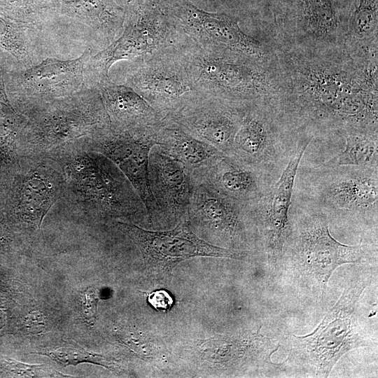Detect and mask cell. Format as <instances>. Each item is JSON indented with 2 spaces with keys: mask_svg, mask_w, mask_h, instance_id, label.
Here are the masks:
<instances>
[{
  "mask_svg": "<svg viewBox=\"0 0 378 378\" xmlns=\"http://www.w3.org/2000/svg\"><path fill=\"white\" fill-rule=\"evenodd\" d=\"M179 35L161 5L136 0L127 8L120 36L87 59L85 84L94 86L109 78L110 68L118 61L142 58L174 45Z\"/></svg>",
  "mask_w": 378,
  "mask_h": 378,
  "instance_id": "8",
  "label": "cell"
},
{
  "mask_svg": "<svg viewBox=\"0 0 378 378\" xmlns=\"http://www.w3.org/2000/svg\"><path fill=\"white\" fill-rule=\"evenodd\" d=\"M293 191L318 207L329 220L334 216L377 218L378 167L299 166Z\"/></svg>",
  "mask_w": 378,
  "mask_h": 378,
  "instance_id": "7",
  "label": "cell"
},
{
  "mask_svg": "<svg viewBox=\"0 0 378 378\" xmlns=\"http://www.w3.org/2000/svg\"><path fill=\"white\" fill-rule=\"evenodd\" d=\"M348 13L353 36L362 40L377 37V0H354Z\"/></svg>",
  "mask_w": 378,
  "mask_h": 378,
  "instance_id": "28",
  "label": "cell"
},
{
  "mask_svg": "<svg viewBox=\"0 0 378 378\" xmlns=\"http://www.w3.org/2000/svg\"><path fill=\"white\" fill-rule=\"evenodd\" d=\"M290 232L284 248L300 272L323 294L334 271L345 264L360 263L369 246L339 242L329 231V219L313 203L295 195Z\"/></svg>",
  "mask_w": 378,
  "mask_h": 378,
  "instance_id": "6",
  "label": "cell"
},
{
  "mask_svg": "<svg viewBox=\"0 0 378 378\" xmlns=\"http://www.w3.org/2000/svg\"><path fill=\"white\" fill-rule=\"evenodd\" d=\"M24 121L8 99L4 71L0 68V162L9 164L15 158L16 141Z\"/></svg>",
  "mask_w": 378,
  "mask_h": 378,
  "instance_id": "26",
  "label": "cell"
},
{
  "mask_svg": "<svg viewBox=\"0 0 378 378\" xmlns=\"http://www.w3.org/2000/svg\"><path fill=\"white\" fill-rule=\"evenodd\" d=\"M191 174L225 196L249 207H255L281 174L225 154Z\"/></svg>",
  "mask_w": 378,
  "mask_h": 378,
  "instance_id": "19",
  "label": "cell"
},
{
  "mask_svg": "<svg viewBox=\"0 0 378 378\" xmlns=\"http://www.w3.org/2000/svg\"><path fill=\"white\" fill-rule=\"evenodd\" d=\"M24 329L31 334L41 332L45 326L43 314L38 312L29 313L24 318Z\"/></svg>",
  "mask_w": 378,
  "mask_h": 378,
  "instance_id": "33",
  "label": "cell"
},
{
  "mask_svg": "<svg viewBox=\"0 0 378 378\" xmlns=\"http://www.w3.org/2000/svg\"><path fill=\"white\" fill-rule=\"evenodd\" d=\"M115 225L138 247L148 272L166 278L181 262L195 257L242 260L247 251L220 247L200 238L185 218L169 230L150 231L134 223L116 221Z\"/></svg>",
  "mask_w": 378,
  "mask_h": 378,
  "instance_id": "10",
  "label": "cell"
},
{
  "mask_svg": "<svg viewBox=\"0 0 378 378\" xmlns=\"http://www.w3.org/2000/svg\"><path fill=\"white\" fill-rule=\"evenodd\" d=\"M148 178L156 217L178 223L184 220L192 190L191 172L156 145L149 155Z\"/></svg>",
  "mask_w": 378,
  "mask_h": 378,
  "instance_id": "20",
  "label": "cell"
},
{
  "mask_svg": "<svg viewBox=\"0 0 378 378\" xmlns=\"http://www.w3.org/2000/svg\"><path fill=\"white\" fill-rule=\"evenodd\" d=\"M31 29L0 16V48L10 53L25 67L33 65L32 44L28 35Z\"/></svg>",
  "mask_w": 378,
  "mask_h": 378,
  "instance_id": "27",
  "label": "cell"
},
{
  "mask_svg": "<svg viewBox=\"0 0 378 378\" xmlns=\"http://www.w3.org/2000/svg\"><path fill=\"white\" fill-rule=\"evenodd\" d=\"M31 354L48 356L62 367L88 363L102 365L107 369H112L113 365L108 358L71 345H64L52 349Z\"/></svg>",
  "mask_w": 378,
  "mask_h": 378,
  "instance_id": "29",
  "label": "cell"
},
{
  "mask_svg": "<svg viewBox=\"0 0 378 378\" xmlns=\"http://www.w3.org/2000/svg\"><path fill=\"white\" fill-rule=\"evenodd\" d=\"M92 55L86 48L73 59L47 58L18 71H4L8 95L23 110L70 96L85 85V64Z\"/></svg>",
  "mask_w": 378,
  "mask_h": 378,
  "instance_id": "12",
  "label": "cell"
},
{
  "mask_svg": "<svg viewBox=\"0 0 378 378\" xmlns=\"http://www.w3.org/2000/svg\"><path fill=\"white\" fill-rule=\"evenodd\" d=\"M163 118L198 94L176 45L134 59L125 80Z\"/></svg>",
  "mask_w": 378,
  "mask_h": 378,
  "instance_id": "11",
  "label": "cell"
},
{
  "mask_svg": "<svg viewBox=\"0 0 378 378\" xmlns=\"http://www.w3.org/2000/svg\"><path fill=\"white\" fill-rule=\"evenodd\" d=\"M297 22L319 41L331 42L340 27L336 0H293Z\"/></svg>",
  "mask_w": 378,
  "mask_h": 378,
  "instance_id": "24",
  "label": "cell"
},
{
  "mask_svg": "<svg viewBox=\"0 0 378 378\" xmlns=\"http://www.w3.org/2000/svg\"><path fill=\"white\" fill-rule=\"evenodd\" d=\"M7 368L13 374L27 377H66L65 374L57 372L45 365H29L11 360H6Z\"/></svg>",
  "mask_w": 378,
  "mask_h": 378,
  "instance_id": "30",
  "label": "cell"
},
{
  "mask_svg": "<svg viewBox=\"0 0 378 378\" xmlns=\"http://www.w3.org/2000/svg\"><path fill=\"white\" fill-rule=\"evenodd\" d=\"M162 7L176 30L190 39L200 44L220 46L267 59L266 48L244 33L234 18L205 11L188 0H172Z\"/></svg>",
  "mask_w": 378,
  "mask_h": 378,
  "instance_id": "13",
  "label": "cell"
},
{
  "mask_svg": "<svg viewBox=\"0 0 378 378\" xmlns=\"http://www.w3.org/2000/svg\"><path fill=\"white\" fill-rule=\"evenodd\" d=\"M312 137L302 135L279 178L255 207V218L268 262L276 265L284 256L290 232V209L297 172Z\"/></svg>",
  "mask_w": 378,
  "mask_h": 378,
  "instance_id": "15",
  "label": "cell"
},
{
  "mask_svg": "<svg viewBox=\"0 0 378 378\" xmlns=\"http://www.w3.org/2000/svg\"><path fill=\"white\" fill-rule=\"evenodd\" d=\"M155 131L130 132L111 129L101 136L84 141L89 148L104 155L120 169L140 197L150 221L156 217L148 178L149 155L157 145Z\"/></svg>",
  "mask_w": 378,
  "mask_h": 378,
  "instance_id": "17",
  "label": "cell"
},
{
  "mask_svg": "<svg viewBox=\"0 0 378 378\" xmlns=\"http://www.w3.org/2000/svg\"><path fill=\"white\" fill-rule=\"evenodd\" d=\"M248 108L197 94L164 119L231 156L234 137Z\"/></svg>",
  "mask_w": 378,
  "mask_h": 378,
  "instance_id": "16",
  "label": "cell"
},
{
  "mask_svg": "<svg viewBox=\"0 0 378 378\" xmlns=\"http://www.w3.org/2000/svg\"><path fill=\"white\" fill-rule=\"evenodd\" d=\"M66 179L60 164L46 158L36 162L16 181L12 207L19 220L40 229L52 206L64 195Z\"/></svg>",
  "mask_w": 378,
  "mask_h": 378,
  "instance_id": "18",
  "label": "cell"
},
{
  "mask_svg": "<svg viewBox=\"0 0 378 378\" xmlns=\"http://www.w3.org/2000/svg\"><path fill=\"white\" fill-rule=\"evenodd\" d=\"M279 104L300 134H377V69L370 61L294 56Z\"/></svg>",
  "mask_w": 378,
  "mask_h": 378,
  "instance_id": "1",
  "label": "cell"
},
{
  "mask_svg": "<svg viewBox=\"0 0 378 378\" xmlns=\"http://www.w3.org/2000/svg\"><path fill=\"white\" fill-rule=\"evenodd\" d=\"M155 141L157 146L181 162L191 173L208 166L223 154L168 119H164L156 130Z\"/></svg>",
  "mask_w": 378,
  "mask_h": 378,
  "instance_id": "23",
  "label": "cell"
},
{
  "mask_svg": "<svg viewBox=\"0 0 378 378\" xmlns=\"http://www.w3.org/2000/svg\"><path fill=\"white\" fill-rule=\"evenodd\" d=\"M301 136L277 104L252 106L244 114L231 156L281 174Z\"/></svg>",
  "mask_w": 378,
  "mask_h": 378,
  "instance_id": "9",
  "label": "cell"
},
{
  "mask_svg": "<svg viewBox=\"0 0 378 378\" xmlns=\"http://www.w3.org/2000/svg\"><path fill=\"white\" fill-rule=\"evenodd\" d=\"M368 286L360 280L346 286L313 332L291 336L287 360L300 365L316 377H328L338 360L347 352L370 346L357 318L361 295Z\"/></svg>",
  "mask_w": 378,
  "mask_h": 378,
  "instance_id": "5",
  "label": "cell"
},
{
  "mask_svg": "<svg viewBox=\"0 0 378 378\" xmlns=\"http://www.w3.org/2000/svg\"><path fill=\"white\" fill-rule=\"evenodd\" d=\"M340 8H346L347 10L354 0H336Z\"/></svg>",
  "mask_w": 378,
  "mask_h": 378,
  "instance_id": "34",
  "label": "cell"
},
{
  "mask_svg": "<svg viewBox=\"0 0 378 378\" xmlns=\"http://www.w3.org/2000/svg\"><path fill=\"white\" fill-rule=\"evenodd\" d=\"M49 158L60 164L66 179L64 194L78 207L101 218L148 217L130 181L104 155L76 149L73 144Z\"/></svg>",
  "mask_w": 378,
  "mask_h": 378,
  "instance_id": "4",
  "label": "cell"
},
{
  "mask_svg": "<svg viewBox=\"0 0 378 378\" xmlns=\"http://www.w3.org/2000/svg\"><path fill=\"white\" fill-rule=\"evenodd\" d=\"M98 300V292L93 287L86 288L79 295L80 314L88 325L92 326L96 321Z\"/></svg>",
  "mask_w": 378,
  "mask_h": 378,
  "instance_id": "31",
  "label": "cell"
},
{
  "mask_svg": "<svg viewBox=\"0 0 378 378\" xmlns=\"http://www.w3.org/2000/svg\"><path fill=\"white\" fill-rule=\"evenodd\" d=\"M24 121L19 138L30 153L55 154L71 144L101 136L111 130L101 94L95 86L22 111Z\"/></svg>",
  "mask_w": 378,
  "mask_h": 378,
  "instance_id": "3",
  "label": "cell"
},
{
  "mask_svg": "<svg viewBox=\"0 0 378 378\" xmlns=\"http://www.w3.org/2000/svg\"><path fill=\"white\" fill-rule=\"evenodd\" d=\"M344 139V149L323 165L378 167L377 134H350Z\"/></svg>",
  "mask_w": 378,
  "mask_h": 378,
  "instance_id": "25",
  "label": "cell"
},
{
  "mask_svg": "<svg viewBox=\"0 0 378 378\" xmlns=\"http://www.w3.org/2000/svg\"><path fill=\"white\" fill-rule=\"evenodd\" d=\"M148 302L155 309L168 311L174 304L172 296L165 290H156L148 296Z\"/></svg>",
  "mask_w": 378,
  "mask_h": 378,
  "instance_id": "32",
  "label": "cell"
},
{
  "mask_svg": "<svg viewBox=\"0 0 378 378\" xmlns=\"http://www.w3.org/2000/svg\"><path fill=\"white\" fill-rule=\"evenodd\" d=\"M175 45L199 94L241 107L278 102L282 89L267 70L266 60L220 46L200 44L182 34Z\"/></svg>",
  "mask_w": 378,
  "mask_h": 378,
  "instance_id": "2",
  "label": "cell"
},
{
  "mask_svg": "<svg viewBox=\"0 0 378 378\" xmlns=\"http://www.w3.org/2000/svg\"><path fill=\"white\" fill-rule=\"evenodd\" d=\"M192 190L186 219L231 246L248 243V225H256L255 207L243 205L191 174ZM258 228V227H257Z\"/></svg>",
  "mask_w": 378,
  "mask_h": 378,
  "instance_id": "14",
  "label": "cell"
},
{
  "mask_svg": "<svg viewBox=\"0 0 378 378\" xmlns=\"http://www.w3.org/2000/svg\"><path fill=\"white\" fill-rule=\"evenodd\" d=\"M107 112L111 129L119 132L155 131L164 118L132 88L118 85L110 78L95 85Z\"/></svg>",
  "mask_w": 378,
  "mask_h": 378,
  "instance_id": "21",
  "label": "cell"
},
{
  "mask_svg": "<svg viewBox=\"0 0 378 378\" xmlns=\"http://www.w3.org/2000/svg\"><path fill=\"white\" fill-rule=\"evenodd\" d=\"M58 4L62 14L88 26L104 48L122 32L127 8L115 0H60Z\"/></svg>",
  "mask_w": 378,
  "mask_h": 378,
  "instance_id": "22",
  "label": "cell"
}]
</instances>
